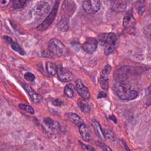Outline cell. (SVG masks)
Returning a JSON list of instances; mask_svg holds the SVG:
<instances>
[{
  "label": "cell",
  "mask_w": 151,
  "mask_h": 151,
  "mask_svg": "<svg viewBox=\"0 0 151 151\" xmlns=\"http://www.w3.org/2000/svg\"><path fill=\"white\" fill-rule=\"evenodd\" d=\"M111 1H116V0H111Z\"/></svg>",
  "instance_id": "74e56055"
},
{
  "label": "cell",
  "mask_w": 151,
  "mask_h": 151,
  "mask_svg": "<svg viewBox=\"0 0 151 151\" xmlns=\"http://www.w3.org/2000/svg\"><path fill=\"white\" fill-rule=\"evenodd\" d=\"M57 74L59 80L62 82H69L73 79V75L67 68L61 65H57Z\"/></svg>",
  "instance_id": "ba28073f"
},
{
  "label": "cell",
  "mask_w": 151,
  "mask_h": 151,
  "mask_svg": "<svg viewBox=\"0 0 151 151\" xmlns=\"http://www.w3.org/2000/svg\"><path fill=\"white\" fill-rule=\"evenodd\" d=\"M126 6V4L125 1H120V0H116L114 5L113 6V10L116 11H123Z\"/></svg>",
  "instance_id": "d6986e66"
},
{
  "label": "cell",
  "mask_w": 151,
  "mask_h": 151,
  "mask_svg": "<svg viewBox=\"0 0 151 151\" xmlns=\"http://www.w3.org/2000/svg\"><path fill=\"white\" fill-rule=\"evenodd\" d=\"M24 78L28 81L32 82V81H34V80L35 78V77L32 73H29V72H27L24 74Z\"/></svg>",
  "instance_id": "83f0119b"
},
{
  "label": "cell",
  "mask_w": 151,
  "mask_h": 151,
  "mask_svg": "<svg viewBox=\"0 0 151 151\" xmlns=\"http://www.w3.org/2000/svg\"><path fill=\"white\" fill-rule=\"evenodd\" d=\"M4 39L6 42H8L9 44H11V43L13 41L12 40V38H10V37H8V36H4Z\"/></svg>",
  "instance_id": "e575fe53"
},
{
  "label": "cell",
  "mask_w": 151,
  "mask_h": 151,
  "mask_svg": "<svg viewBox=\"0 0 151 151\" xmlns=\"http://www.w3.org/2000/svg\"><path fill=\"white\" fill-rule=\"evenodd\" d=\"M98 42L94 38H88L86 39L85 42L82 45L83 50L88 54L93 53L97 47Z\"/></svg>",
  "instance_id": "9c48e42d"
},
{
  "label": "cell",
  "mask_w": 151,
  "mask_h": 151,
  "mask_svg": "<svg viewBox=\"0 0 151 151\" xmlns=\"http://www.w3.org/2000/svg\"><path fill=\"white\" fill-rule=\"evenodd\" d=\"M107 96V94L103 92V91H100L98 95H97V99H101V98H103V97H106Z\"/></svg>",
  "instance_id": "836d02e7"
},
{
  "label": "cell",
  "mask_w": 151,
  "mask_h": 151,
  "mask_svg": "<svg viewBox=\"0 0 151 151\" xmlns=\"http://www.w3.org/2000/svg\"><path fill=\"white\" fill-rule=\"evenodd\" d=\"M80 143H81L83 148L84 149V150H87V151H95V149L93 147H92V146H91L90 145H84V144H83L81 142H80Z\"/></svg>",
  "instance_id": "f546056e"
},
{
  "label": "cell",
  "mask_w": 151,
  "mask_h": 151,
  "mask_svg": "<svg viewBox=\"0 0 151 151\" xmlns=\"http://www.w3.org/2000/svg\"><path fill=\"white\" fill-rule=\"evenodd\" d=\"M76 89L78 94L84 100H88L90 98V93L87 87L83 85L81 80L78 79L76 81Z\"/></svg>",
  "instance_id": "30bf717a"
},
{
  "label": "cell",
  "mask_w": 151,
  "mask_h": 151,
  "mask_svg": "<svg viewBox=\"0 0 151 151\" xmlns=\"http://www.w3.org/2000/svg\"><path fill=\"white\" fill-rule=\"evenodd\" d=\"M48 50L54 55L61 57L65 51V47L63 43L57 38H52L49 41Z\"/></svg>",
  "instance_id": "277c9868"
},
{
  "label": "cell",
  "mask_w": 151,
  "mask_h": 151,
  "mask_svg": "<svg viewBox=\"0 0 151 151\" xmlns=\"http://www.w3.org/2000/svg\"><path fill=\"white\" fill-rule=\"evenodd\" d=\"M99 84L102 89L107 90L109 89V78L106 76H100L99 78Z\"/></svg>",
  "instance_id": "ffe728a7"
},
{
  "label": "cell",
  "mask_w": 151,
  "mask_h": 151,
  "mask_svg": "<svg viewBox=\"0 0 151 151\" xmlns=\"http://www.w3.org/2000/svg\"><path fill=\"white\" fill-rule=\"evenodd\" d=\"M146 104H147V105L151 104V93H150L149 94L148 97L147 98V100H146Z\"/></svg>",
  "instance_id": "d590c367"
},
{
  "label": "cell",
  "mask_w": 151,
  "mask_h": 151,
  "mask_svg": "<svg viewBox=\"0 0 151 151\" xmlns=\"http://www.w3.org/2000/svg\"><path fill=\"white\" fill-rule=\"evenodd\" d=\"M19 107L22 109V110H24L25 111H26L27 112L30 113V114H34V109L29 105H28V104H22V103H20L18 105Z\"/></svg>",
  "instance_id": "cb8c5ba5"
},
{
  "label": "cell",
  "mask_w": 151,
  "mask_h": 151,
  "mask_svg": "<svg viewBox=\"0 0 151 151\" xmlns=\"http://www.w3.org/2000/svg\"><path fill=\"white\" fill-rule=\"evenodd\" d=\"M77 105L79 107V108L81 109V110L85 113H88L90 112V106L87 101H86V100L84 99H78L77 101Z\"/></svg>",
  "instance_id": "2e32d148"
},
{
  "label": "cell",
  "mask_w": 151,
  "mask_h": 151,
  "mask_svg": "<svg viewBox=\"0 0 151 151\" xmlns=\"http://www.w3.org/2000/svg\"><path fill=\"white\" fill-rule=\"evenodd\" d=\"M83 8L88 14L95 13L100 8V0H84Z\"/></svg>",
  "instance_id": "5b68a950"
},
{
  "label": "cell",
  "mask_w": 151,
  "mask_h": 151,
  "mask_svg": "<svg viewBox=\"0 0 151 151\" xmlns=\"http://www.w3.org/2000/svg\"><path fill=\"white\" fill-rule=\"evenodd\" d=\"M42 55L43 57H49V58H51V57H52L54 55L49 50H47L45 51H44L42 52Z\"/></svg>",
  "instance_id": "1f68e13d"
},
{
  "label": "cell",
  "mask_w": 151,
  "mask_h": 151,
  "mask_svg": "<svg viewBox=\"0 0 151 151\" xmlns=\"http://www.w3.org/2000/svg\"><path fill=\"white\" fill-rule=\"evenodd\" d=\"M115 47H116V45H109L106 46L104 50V54L107 55H110L114 51L115 49Z\"/></svg>",
  "instance_id": "4316f807"
},
{
  "label": "cell",
  "mask_w": 151,
  "mask_h": 151,
  "mask_svg": "<svg viewBox=\"0 0 151 151\" xmlns=\"http://www.w3.org/2000/svg\"><path fill=\"white\" fill-rule=\"evenodd\" d=\"M99 44L103 46L116 45L117 41L116 35L112 32L101 34L99 35Z\"/></svg>",
  "instance_id": "8992f818"
},
{
  "label": "cell",
  "mask_w": 151,
  "mask_h": 151,
  "mask_svg": "<svg viewBox=\"0 0 151 151\" xmlns=\"http://www.w3.org/2000/svg\"><path fill=\"white\" fill-rule=\"evenodd\" d=\"M109 118H110V119L111 120H112L113 122H114V123H116V117L114 116V115H111V116H109Z\"/></svg>",
  "instance_id": "8d00e7d4"
},
{
  "label": "cell",
  "mask_w": 151,
  "mask_h": 151,
  "mask_svg": "<svg viewBox=\"0 0 151 151\" xmlns=\"http://www.w3.org/2000/svg\"><path fill=\"white\" fill-rule=\"evenodd\" d=\"M104 134L106 139L111 141L116 140V135L110 129H106L104 130Z\"/></svg>",
  "instance_id": "7402d4cb"
},
{
  "label": "cell",
  "mask_w": 151,
  "mask_h": 151,
  "mask_svg": "<svg viewBox=\"0 0 151 151\" xmlns=\"http://www.w3.org/2000/svg\"><path fill=\"white\" fill-rule=\"evenodd\" d=\"M43 124L47 130L51 133H57L61 130V126L59 123L50 117L44 119Z\"/></svg>",
  "instance_id": "52a82bcc"
},
{
  "label": "cell",
  "mask_w": 151,
  "mask_h": 151,
  "mask_svg": "<svg viewBox=\"0 0 151 151\" xmlns=\"http://www.w3.org/2000/svg\"><path fill=\"white\" fill-rule=\"evenodd\" d=\"M91 126L94 130V133L99 138H100L101 139H106L104 134V131L102 130L100 124L97 120L93 119L91 122Z\"/></svg>",
  "instance_id": "7c38bea8"
},
{
  "label": "cell",
  "mask_w": 151,
  "mask_h": 151,
  "mask_svg": "<svg viewBox=\"0 0 151 151\" xmlns=\"http://www.w3.org/2000/svg\"><path fill=\"white\" fill-rule=\"evenodd\" d=\"M10 45H11V47L12 49L13 50H14L15 51H16L17 52L19 53L20 55H24L25 54V51H24V50H22V48L18 44H17L16 42L12 41V42L10 44Z\"/></svg>",
  "instance_id": "44dd1931"
},
{
  "label": "cell",
  "mask_w": 151,
  "mask_h": 151,
  "mask_svg": "<svg viewBox=\"0 0 151 151\" xmlns=\"http://www.w3.org/2000/svg\"><path fill=\"white\" fill-rule=\"evenodd\" d=\"M57 65L53 63L48 61L46 63V70L50 76H54L57 73Z\"/></svg>",
  "instance_id": "ac0fdd59"
},
{
  "label": "cell",
  "mask_w": 151,
  "mask_h": 151,
  "mask_svg": "<svg viewBox=\"0 0 151 151\" xmlns=\"http://www.w3.org/2000/svg\"><path fill=\"white\" fill-rule=\"evenodd\" d=\"M58 4H59L58 1H56L53 6L52 9L49 13L47 17L44 20V21L41 24H40L37 27V29L38 31H45L47 29H48V27L51 25V24L52 23V22L54 20L55 16L57 15L58 8Z\"/></svg>",
  "instance_id": "3957f363"
},
{
  "label": "cell",
  "mask_w": 151,
  "mask_h": 151,
  "mask_svg": "<svg viewBox=\"0 0 151 151\" xmlns=\"http://www.w3.org/2000/svg\"><path fill=\"white\" fill-rule=\"evenodd\" d=\"M27 1V0H13L12 6L15 9L21 8L25 5Z\"/></svg>",
  "instance_id": "603a6c76"
},
{
  "label": "cell",
  "mask_w": 151,
  "mask_h": 151,
  "mask_svg": "<svg viewBox=\"0 0 151 151\" xmlns=\"http://www.w3.org/2000/svg\"><path fill=\"white\" fill-rule=\"evenodd\" d=\"M22 86L25 90V91L27 93V94L29 95L30 99H31L33 103H38L40 102V101L42 100V96L41 95L35 93L32 90L31 87L27 84H22Z\"/></svg>",
  "instance_id": "8fae6325"
},
{
  "label": "cell",
  "mask_w": 151,
  "mask_h": 151,
  "mask_svg": "<svg viewBox=\"0 0 151 151\" xmlns=\"http://www.w3.org/2000/svg\"><path fill=\"white\" fill-rule=\"evenodd\" d=\"M132 16L131 14H126V15L124 16V19H123V25L125 27H129L131 23H132Z\"/></svg>",
  "instance_id": "d4e9b609"
},
{
  "label": "cell",
  "mask_w": 151,
  "mask_h": 151,
  "mask_svg": "<svg viewBox=\"0 0 151 151\" xmlns=\"http://www.w3.org/2000/svg\"><path fill=\"white\" fill-rule=\"evenodd\" d=\"M58 27L61 31L65 32L68 28V18L66 17H63L60 21L58 22Z\"/></svg>",
  "instance_id": "9a60e30c"
},
{
  "label": "cell",
  "mask_w": 151,
  "mask_h": 151,
  "mask_svg": "<svg viewBox=\"0 0 151 151\" xmlns=\"http://www.w3.org/2000/svg\"><path fill=\"white\" fill-rule=\"evenodd\" d=\"M75 87L72 84H67L65 86L64 94L68 98H71L74 95Z\"/></svg>",
  "instance_id": "e0dca14e"
},
{
  "label": "cell",
  "mask_w": 151,
  "mask_h": 151,
  "mask_svg": "<svg viewBox=\"0 0 151 151\" xmlns=\"http://www.w3.org/2000/svg\"><path fill=\"white\" fill-rule=\"evenodd\" d=\"M111 67L109 65V64H107L104 66V68L103 69L102 71H101V76H106V77H108L109 74H110V71H111Z\"/></svg>",
  "instance_id": "484cf974"
},
{
  "label": "cell",
  "mask_w": 151,
  "mask_h": 151,
  "mask_svg": "<svg viewBox=\"0 0 151 151\" xmlns=\"http://www.w3.org/2000/svg\"><path fill=\"white\" fill-rule=\"evenodd\" d=\"M52 103V104L55 106H61L63 104L62 100H61L60 99H55L53 100Z\"/></svg>",
  "instance_id": "d6a6232c"
},
{
  "label": "cell",
  "mask_w": 151,
  "mask_h": 151,
  "mask_svg": "<svg viewBox=\"0 0 151 151\" xmlns=\"http://www.w3.org/2000/svg\"><path fill=\"white\" fill-rule=\"evenodd\" d=\"M114 90L116 95L123 100H133L139 96V93L132 89L131 84L127 80H120L114 84Z\"/></svg>",
  "instance_id": "6da1fadb"
},
{
  "label": "cell",
  "mask_w": 151,
  "mask_h": 151,
  "mask_svg": "<svg viewBox=\"0 0 151 151\" xmlns=\"http://www.w3.org/2000/svg\"><path fill=\"white\" fill-rule=\"evenodd\" d=\"M79 133L82 139L85 142H89L90 139V133L87 126L83 123L79 127Z\"/></svg>",
  "instance_id": "4fadbf2b"
},
{
  "label": "cell",
  "mask_w": 151,
  "mask_h": 151,
  "mask_svg": "<svg viewBox=\"0 0 151 151\" xmlns=\"http://www.w3.org/2000/svg\"><path fill=\"white\" fill-rule=\"evenodd\" d=\"M146 36L149 38V39L151 40V23H150L147 26L146 29Z\"/></svg>",
  "instance_id": "4dcf8cb0"
},
{
  "label": "cell",
  "mask_w": 151,
  "mask_h": 151,
  "mask_svg": "<svg viewBox=\"0 0 151 151\" xmlns=\"http://www.w3.org/2000/svg\"><path fill=\"white\" fill-rule=\"evenodd\" d=\"M97 145L100 146L103 150V151H113L109 147H108L107 145H106L105 144H103L102 143L97 142Z\"/></svg>",
  "instance_id": "f1b7e54d"
},
{
  "label": "cell",
  "mask_w": 151,
  "mask_h": 151,
  "mask_svg": "<svg viewBox=\"0 0 151 151\" xmlns=\"http://www.w3.org/2000/svg\"><path fill=\"white\" fill-rule=\"evenodd\" d=\"M50 6L49 4L44 1L38 2L32 8V12L35 18L40 19L49 12Z\"/></svg>",
  "instance_id": "7a4b0ae2"
},
{
  "label": "cell",
  "mask_w": 151,
  "mask_h": 151,
  "mask_svg": "<svg viewBox=\"0 0 151 151\" xmlns=\"http://www.w3.org/2000/svg\"><path fill=\"white\" fill-rule=\"evenodd\" d=\"M67 116L68 119L75 125L80 127L81 124H83V121L82 119L78 116L77 114L73 113H69L67 114Z\"/></svg>",
  "instance_id": "5bb4252c"
}]
</instances>
